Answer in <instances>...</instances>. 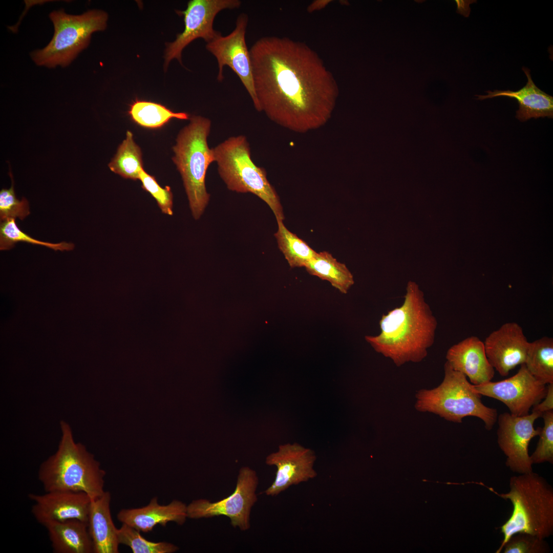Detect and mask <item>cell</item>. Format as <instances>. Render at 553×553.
<instances>
[{
    "label": "cell",
    "mask_w": 553,
    "mask_h": 553,
    "mask_svg": "<svg viewBox=\"0 0 553 553\" xmlns=\"http://www.w3.org/2000/svg\"><path fill=\"white\" fill-rule=\"evenodd\" d=\"M248 20L247 14H240L233 30L226 36L221 34L206 43V49L217 61V80L221 82L224 79L223 68L228 66L239 78L258 111L251 57L245 38Z\"/></svg>",
    "instance_id": "obj_11"
},
{
    "label": "cell",
    "mask_w": 553,
    "mask_h": 553,
    "mask_svg": "<svg viewBox=\"0 0 553 553\" xmlns=\"http://www.w3.org/2000/svg\"><path fill=\"white\" fill-rule=\"evenodd\" d=\"M379 324L380 333L366 335L365 340L397 367L420 362L427 356L437 326L423 292L413 281L407 284L402 304L383 314Z\"/></svg>",
    "instance_id": "obj_2"
},
{
    "label": "cell",
    "mask_w": 553,
    "mask_h": 553,
    "mask_svg": "<svg viewBox=\"0 0 553 553\" xmlns=\"http://www.w3.org/2000/svg\"><path fill=\"white\" fill-rule=\"evenodd\" d=\"M444 371L440 385L433 389L417 391L415 409L456 423H461L465 417H476L483 421L486 430H492L497 422V410L485 406L467 378L454 370L446 361Z\"/></svg>",
    "instance_id": "obj_6"
},
{
    "label": "cell",
    "mask_w": 553,
    "mask_h": 553,
    "mask_svg": "<svg viewBox=\"0 0 553 553\" xmlns=\"http://www.w3.org/2000/svg\"><path fill=\"white\" fill-rule=\"evenodd\" d=\"M212 148L218 174L228 189L256 195L268 204L276 220L283 221L279 197L268 181L265 170L252 161L246 136L229 137Z\"/></svg>",
    "instance_id": "obj_7"
},
{
    "label": "cell",
    "mask_w": 553,
    "mask_h": 553,
    "mask_svg": "<svg viewBox=\"0 0 553 553\" xmlns=\"http://www.w3.org/2000/svg\"><path fill=\"white\" fill-rule=\"evenodd\" d=\"M49 17L54 26L53 36L45 47L32 52L30 56L37 65L53 68L69 66L88 46L92 34L105 29L108 15L97 10L80 15L58 10L52 11Z\"/></svg>",
    "instance_id": "obj_8"
},
{
    "label": "cell",
    "mask_w": 553,
    "mask_h": 553,
    "mask_svg": "<svg viewBox=\"0 0 553 553\" xmlns=\"http://www.w3.org/2000/svg\"><path fill=\"white\" fill-rule=\"evenodd\" d=\"M10 176L12 182L11 186L9 189L3 188L0 191L1 221L9 218H16L23 220L30 213L27 200L24 197L21 200L16 198L11 172Z\"/></svg>",
    "instance_id": "obj_30"
},
{
    "label": "cell",
    "mask_w": 553,
    "mask_h": 553,
    "mask_svg": "<svg viewBox=\"0 0 553 553\" xmlns=\"http://www.w3.org/2000/svg\"><path fill=\"white\" fill-rule=\"evenodd\" d=\"M536 379L545 385L553 384V339L543 336L529 342L524 364Z\"/></svg>",
    "instance_id": "obj_23"
},
{
    "label": "cell",
    "mask_w": 553,
    "mask_h": 553,
    "mask_svg": "<svg viewBox=\"0 0 553 553\" xmlns=\"http://www.w3.org/2000/svg\"><path fill=\"white\" fill-rule=\"evenodd\" d=\"M527 78L526 85L517 91L495 90L487 91L486 95H477L478 100H483L499 96L516 99L519 104L516 118L520 121H525L531 118L553 117V97L539 89L533 82L530 71L522 68Z\"/></svg>",
    "instance_id": "obj_19"
},
{
    "label": "cell",
    "mask_w": 553,
    "mask_h": 553,
    "mask_svg": "<svg viewBox=\"0 0 553 553\" xmlns=\"http://www.w3.org/2000/svg\"><path fill=\"white\" fill-rule=\"evenodd\" d=\"M304 267L310 274L327 281L344 294L354 283L353 276L346 265L326 251L317 253Z\"/></svg>",
    "instance_id": "obj_22"
},
{
    "label": "cell",
    "mask_w": 553,
    "mask_h": 553,
    "mask_svg": "<svg viewBox=\"0 0 553 553\" xmlns=\"http://www.w3.org/2000/svg\"><path fill=\"white\" fill-rule=\"evenodd\" d=\"M44 526L54 553H94L88 523L70 519L49 522Z\"/></svg>",
    "instance_id": "obj_21"
},
{
    "label": "cell",
    "mask_w": 553,
    "mask_h": 553,
    "mask_svg": "<svg viewBox=\"0 0 553 553\" xmlns=\"http://www.w3.org/2000/svg\"><path fill=\"white\" fill-rule=\"evenodd\" d=\"M128 114L137 124L149 129L161 127L172 118H190L187 113H176L160 103L139 99L130 105Z\"/></svg>",
    "instance_id": "obj_24"
},
{
    "label": "cell",
    "mask_w": 553,
    "mask_h": 553,
    "mask_svg": "<svg viewBox=\"0 0 553 553\" xmlns=\"http://www.w3.org/2000/svg\"><path fill=\"white\" fill-rule=\"evenodd\" d=\"M540 417V413L534 411L521 416L508 412L498 416V444L506 457V466L512 472L519 474L533 472L528 445L540 434V428L535 429L534 423Z\"/></svg>",
    "instance_id": "obj_12"
},
{
    "label": "cell",
    "mask_w": 553,
    "mask_h": 553,
    "mask_svg": "<svg viewBox=\"0 0 553 553\" xmlns=\"http://www.w3.org/2000/svg\"><path fill=\"white\" fill-rule=\"evenodd\" d=\"M467 482L484 486L512 504L511 516L500 527L503 539L496 553L501 552L507 541L517 533H527L542 539L553 534V488L538 474L533 471L511 477L509 491L506 493H499L481 482Z\"/></svg>",
    "instance_id": "obj_3"
},
{
    "label": "cell",
    "mask_w": 553,
    "mask_h": 553,
    "mask_svg": "<svg viewBox=\"0 0 553 553\" xmlns=\"http://www.w3.org/2000/svg\"><path fill=\"white\" fill-rule=\"evenodd\" d=\"M109 167L124 178L139 180L140 173L143 169L142 153L131 132L127 131L125 139L119 145Z\"/></svg>",
    "instance_id": "obj_25"
},
{
    "label": "cell",
    "mask_w": 553,
    "mask_h": 553,
    "mask_svg": "<svg viewBox=\"0 0 553 553\" xmlns=\"http://www.w3.org/2000/svg\"><path fill=\"white\" fill-rule=\"evenodd\" d=\"M117 518L121 523L140 532L147 533L157 525L165 527L171 522L183 525L187 518V505L178 500H173L166 505H161L158 498L154 497L144 506L120 509L117 514Z\"/></svg>",
    "instance_id": "obj_18"
},
{
    "label": "cell",
    "mask_w": 553,
    "mask_h": 553,
    "mask_svg": "<svg viewBox=\"0 0 553 553\" xmlns=\"http://www.w3.org/2000/svg\"><path fill=\"white\" fill-rule=\"evenodd\" d=\"M278 228L274 233L278 247L289 266L292 267H305L317 252L305 241L290 231L282 220H276Z\"/></svg>",
    "instance_id": "obj_26"
},
{
    "label": "cell",
    "mask_w": 553,
    "mask_h": 553,
    "mask_svg": "<svg viewBox=\"0 0 553 553\" xmlns=\"http://www.w3.org/2000/svg\"><path fill=\"white\" fill-rule=\"evenodd\" d=\"M28 497L34 502L33 516L43 526L70 519L88 523L91 498L84 492L55 491L42 495L30 493Z\"/></svg>",
    "instance_id": "obj_16"
},
{
    "label": "cell",
    "mask_w": 553,
    "mask_h": 553,
    "mask_svg": "<svg viewBox=\"0 0 553 553\" xmlns=\"http://www.w3.org/2000/svg\"><path fill=\"white\" fill-rule=\"evenodd\" d=\"M60 427L58 449L40 464L37 473L45 492H82L91 499L101 496L106 472L83 444L75 442L68 424L62 421Z\"/></svg>",
    "instance_id": "obj_4"
},
{
    "label": "cell",
    "mask_w": 553,
    "mask_h": 553,
    "mask_svg": "<svg viewBox=\"0 0 553 553\" xmlns=\"http://www.w3.org/2000/svg\"><path fill=\"white\" fill-rule=\"evenodd\" d=\"M139 180L142 187L148 192L156 200L161 211L168 215H173V194L169 186L162 188L155 178L143 169L140 173Z\"/></svg>",
    "instance_id": "obj_32"
},
{
    "label": "cell",
    "mask_w": 553,
    "mask_h": 553,
    "mask_svg": "<svg viewBox=\"0 0 553 553\" xmlns=\"http://www.w3.org/2000/svg\"><path fill=\"white\" fill-rule=\"evenodd\" d=\"M249 52L258 112L300 133L328 121L338 90L314 51L286 37L267 36L258 39Z\"/></svg>",
    "instance_id": "obj_1"
},
{
    "label": "cell",
    "mask_w": 553,
    "mask_h": 553,
    "mask_svg": "<svg viewBox=\"0 0 553 553\" xmlns=\"http://www.w3.org/2000/svg\"><path fill=\"white\" fill-rule=\"evenodd\" d=\"M117 535L119 544L129 546L133 553H174L179 549L170 542L148 541L140 531L124 523L118 528Z\"/></svg>",
    "instance_id": "obj_28"
},
{
    "label": "cell",
    "mask_w": 553,
    "mask_h": 553,
    "mask_svg": "<svg viewBox=\"0 0 553 553\" xmlns=\"http://www.w3.org/2000/svg\"><path fill=\"white\" fill-rule=\"evenodd\" d=\"M483 343L490 363L502 376L524 364L529 345L522 328L515 322L504 323L491 332Z\"/></svg>",
    "instance_id": "obj_15"
},
{
    "label": "cell",
    "mask_w": 553,
    "mask_h": 553,
    "mask_svg": "<svg viewBox=\"0 0 553 553\" xmlns=\"http://www.w3.org/2000/svg\"><path fill=\"white\" fill-rule=\"evenodd\" d=\"M446 359L454 370L463 374L473 385L490 381L494 376L495 369L487 359L483 342L476 336L451 346Z\"/></svg>",
    "instance_id": "obj_17"
},
{
    "label": "cell",
    "mask_w": 553,
    "mask_h": 553,
    "mask_svg": "<svg viewBox=\"0 0 553 553\" xmlns=\"http://www.w3.org/2000/svg\"><path fill=\"white\" fill-rule=\"evenodd\" d=\"M179 132L173 146V160L181 174L193 217L198 219L207 205L210 195L205 186L209 165L215 162L212 148L207 138L211 121L208 118L194 115Z\"/></svg>",
    "instance_id": "obj_5"
},
{
    "label": "cell",
    "mask_w": 553,
    "mask_h": 553,
    "mask_svg": "<svg viewBox=\"0 0 553 553\" xmlns=\"http://www.w3.org/2000/svg\"><path fill=\"white\" fill-rule=\"evenodd\" d=\"M546 385L533 376L525 365L514 375L495 382L473 385L475 392L503 402L514 416L529 414L531 407L541 401L547 392Z\"/></svg>",
    "instance_id": "obj_13"
},
{
    "label": "cell",
    "mask_w": 553,
    "mask_h": 553,
    "mask_svg": "<svg viewBox=\"0 0 553 553\" xmlns=\"http://www.w3.org/2000/svg\"><path fill=\"white\" fill-rule=\"evenodd\" d=\"M543 428H540V438L537 447L530 456L532 464L544 462L553 463V411L543 413Z\"/></svg>",
    "instance_id": "obj_29"
},
{
    "label": "cell",
    "mask_w": 553,
    "mask_h": 553,
    "mask_svg": "<svg viewBox=\"0 0 553 553\" xmlns=\"http://www.w3.org/2000/svg\"><path fill=\"white\" fill-rule=\"evenodd\" d=\"M258 484L256 472L248 466H243L239 471L235 491L230 496L215 502L204 498L193 500L187 505V518L225 516L230 519L233 527L241 531L248 530L250 527L251 509L258 501Z\"/></svg>",
    "instance_id": "obj_9"
},
{
    "label": "cell",
    "mask_w": 553,
    "mask_h": 553,
    "mask_svg": "<svg viewBox=\"0 0 553 553\" xmlns=\"http://www.w3.org/2000/svg\"><path fill=\"white\" fill-rule=\"evenodd\" d=\"M329 1H318L313 2L309 6L308 10L312 12L319 10L326 6L329 3Z\"/></svg>",
    "instance_id": "obj_34"
},
{
    "label": "cell",
    "mask_w": 553,
    "mask_h": 553,
    "mask_svg": "<svg viewBox=\"0 0 553 553\" xmlns=\"http://www.w3.org/2000/svg\"><path fill=\"white\" fill-rule=\"evenodd\" d=\"M111 501V493L105 491L101 496L91 499L88 525L94 553L119 552L118 528L112 518Z\"/></svg>",
    "instance_id": "obj_20"
},
{
    "label": "cell",
    "mask_w": 553,
    "mask_h": 553,
    "mask_svg": "<svg viewBox=\"0 0 553 553\" xmlns=\"http://www.w3.org/2000/svg\"><path fill=\"white\" fill-rule=\"evenodd\" d=\"M18 242H26L31 244L39 245L51 248L55 251H70L73 250L74 248V245L71 243L61 242L57 243H52L34 239L20 229L17 226L14 218H9L1 221V250L10 249Z\"/></svg>",
    "instance_id": "obj_27"
},
{
    "label": "cell",
    "mask_w": 553,
    "mask_h": 553,
    "mask_svg": "<svg viewBox=\"0 0 553 553\" xmlns=\"http://www.w3.org/2000/svg\"><path fill=\"white\" fill-rule=\"evenodd\" d=\"M315 459L312 450L297 443L280 445L276 452L266 458V463L275 466L277 470L274 481L265 494L275 496L292 485L315 478L317 475L313 468Z\"/></svg>",
    "instance_id": "obj_14"
},
{
    "label": "cell",
    "mask_w": 553,
    "mask_h": 553,
    "mask_svg": "<svg viewBox=\"0 0 553 553\" xmlns=\"http://www.w3.org/2000/svg\"><path fill=\"white\" fill-rule=\"evenodd\" d=\"M549 550L545 539L524 533L513 535L502 550L503 553H547Z\"/></svg>",
    "instance_id": "obj_31"
},
{
    "label": "cell",
    "mask_w": 553,
    "mask_h": 553,
    "mask_svg": "<svg viewBox=\"0 0 553 553\" xmlns=\"http://www.w3.org/2000/svg\"><path fill=\"white\" fill-rule=\"evenodd\" d=\"M241 5L239 0H191L184 11L178 13L184 17V29L175 40L167 44L165 53V67L176 58L181 63L183 50L198 38L208 43L220 35L214 28L217 15L225 9H235Z\"/></svg>",
    "instance_id": "obj_10"
},
{
    "label": "cell",
    "mask_w": 553,
    "mask_h": 553,
    "mask_svg": "<svg viewBox=\"0 0 553 553\" xmlns=\"http://www.w3.org/2000/svg\"><path fill=\"white\" fill-rule=\"evenodd\" d=\"M546 394L544 400L533 407L532 411L542 414L546 412L553 411V384L547 385Z\"/></svg>",
    "instance_id": "obj_33"
}]
</instances>
